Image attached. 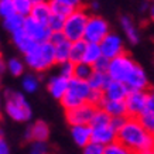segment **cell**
Instances as JSON below:
<instances>
[{
  "label": "cell",
  "instance_id": "obj_36",
  "mask_svg": "<svg viewBox=\"0 0 154 154\" xmlns=\"http://www.w3.org/2000/svg\"><path fill=\"white\" fill-rule=\"evenodd\" d=\"M137 119H139V122H140L147 130L153 133V130H154V115L153 113L149 112V110H144Z\"/></svg>",
  "mask_w": 154,
  "mask_h": 154
},
{
  "label": "cell",
  "instance_id": "obj_40",
  "mask_svg": "<svg viewBox=\"0 0 154 154\" xmlns=\"http://www.w3.org/2000/svg\"><path fill=\"white\" fill-rule=\"evenodd\" d=\"M146 110H149L154 115V89H149L147 91V106Z\"/></svg>",
  "mask_w": 154,
  "mask_h": 154
},
{
  "label": "cell",
  "instance_id": "obj_25",
  "mask_svg": "<svg viewBox=\"0 0 154 154\" xmlns=\"http://www.w3.org/2000/svg\"><path fill=\"white\" fill-rule=\"evenodd\" d=\"M24 19H26V17H23V16H20V14H17V13H13L11 16L3 19V23L2 24H3V27H5V30L7 33L13 34V33H16V31H19V30H23Z\"/></svg>",
  "mask_w": 154,
  "mask_h": 154
},
{
  "label": "cell",
  "instance_id": "obj_4",
  "mask_svg": "<svg viewBox=\"0 0 154 154\" xmlns=\"http://www.w3.org/2000/svg\"><path fill=\"white\" fill-rule=\"evenodd\" d=\"M91 91L92 89L89 88L88 82L85 79H78V78L72 76L69 79L66 92L60 99L61 106L64 107V110H69V109L84 105V103L88 102Z\"/></svg>",
  "mask_w": 154,
  "mask_h": 154
},
{
  "label": "cell",
  "instance_id": "obj_50",
  "mask_svg": "<svg viewBox=\"0 0 154 154\" xmlns=\"http://www.w3.org/2000/svg\"><path fill=\"white\" fill-rule=\"evenodd\" d=\"M153 137H154V130H153Z\"/></svg>",
  "mask_w": 154,
  "mask_h": 154
},
{
  "label": "cell",
  "instance_id": "obj_37",
  "mask_svg": "<svg viewBox=\"0 0 154 154\" xmlns=\"http://www.w3.org/2000/svg\"><path fill=\"white\" fill-rule=\"evenodd\" d=\"M14 11V6L11 0H0V19L3 20L6 17L11 16Z\"/></svg>",
  "mask_w": 154,
  "mask_h": 154
},
{
  "label": "cell",
  "instance_id": "obj_48",
  "mask_svg": "<svg viewBox=\"0 0 154 154\" xmlns=\"http://www.w3.org/2000/svg\"><path fill=\"white\" fill-rule=\"evenodd\" d=\"M0 112H2V96H0ZM2 116V115H0Z\"/></svg>",
  "mask_w": 154,
  "mask_h": 154
},
{
  "label": "cell",
  "instance_id": "obj_23",
  "mask_svg": "<svg viewBox=\"0 0 154 154\" xmlns=\"http://www.w3.org/2000/svg\"><path fill=\"white\" fill-rule=\"evenodd\" d=\"M107 81H109V76H107L106 72L94 69L92 74L89 75V78L86 79V82H88L89 88L92 89V91H100V92H103Z\"/></svg>",
  "mask_w": 154,
  "mask_h": 154
},
{
  "label": "cell",
  "instance_id": "obj_26",
  "mask_svg": "<svg viewBox=\"0 0 154 154\" xmlns=\"http://www.w3.org/2000/svg\"><path fill=\"white\" fill-rule=\"evenodd\" d=\"M21 88H23L24 94H35L40 89V78L35 72L31 74H24L23 79H21Z\"/></svg>",
  "mask_w": 154,
  "mask_h": 154
},
{
  "label": "cell",
  "instance_id": "obj_3",
  "mask_svg": "<svg viewBox=\"0 0 154 154\" xmlns=\"http://www.w3.org/2000/svg\"><path fill=\"white\" fill-rule=\"evenodd\" d=\"M5 112L11 120L17 123H27L33 117V109L27 96L19 91H6Z\"/></svg>",
  "mask_w": 154,
  "mask_h": 154
},
{
  "label": "cell",
  "instance_id": "obj_8",
  "mask_svg": "<svg viewBox=\"0 0 154 154\" xmlns=\"http://www.w3.org/2000/svg\"><path fill=\"white\" fill-rule=\"evenodd\" d=\"M23 30L26 31V34H27L28 37L31 38L34 42H37V44L50 41L51 34H52L47 24L41 23V21H38V20L33 19V17H30V16H27V17L24 19Z\"/></svg>",
  "mask_w": 154,
  "mask_h": 154
},
{
  "label": "cell",
  "instance_id": "obj_15",
  "mask_svg": "<svg viewBox=\"0 0 154 154\" xmlns=\"http://www.w3.org/2000/svg\"><path fill=\"white\" fill-rule=\"evenodd\" d=\"M50 126L47 122L44 120H35L33 125L27 127V130L24 133V139L31 141H48L50 139Z\"/></svg>",
  "mask_w": 154,
  "mask_h": 154
},
{
  "label": "cell",
  "instance_id": "obj_13",
  "mask_svg": "<svg viewBox=\"0 0 154 154\" xmlns=\"http://www.w3.org/2000/svg\"><path fill=\"white\" fill-rule=\"evenodd\" d=\"M50 42L54 47V55H55V61L58 62H64V61H69V51H71V44L72 41H69L68 38L62 34V31L60 33H52Z\"/></svg>",
  "mask_w": 154,
  "mask_h": 154
},
{
  "label": "cell",
  "instance_id": "obj_47",
  "mask_svg": "<svg viewBox=\"0 0 154 154\" xmlns=\"http://www.w3.org/2000/svg\"><path fill=\"white\" fill-rule=\"evenodd\" d=\"M150 154H154V144H153V147H151V151H150Z\"/></svg>",
  "mask_w": 154,
  "mask_h": 154
},
{
  "label": "cell",
  "instance_id": "obj_19",
  "mask_svg": "<svg viewBox=\"0 0 154 154\" xmlns=\"http://www.w3.org/2000/svg\"><path fill=\"white\" fill-rule=\"evenodd\" d=\"M71 139L79 149L92 141L91 139V126L89 125H74L69 129Z\"/></svg>",
  "mask_w": 154,
  "mask_h": 154
},
{
  "label": "cell",
  "instance_id": "obj_34",
  "mask_svg": "<svg viewBox=\"0 0 154 154\" xmlns=\"http://www.w3.org/2000/svg\"><path fill=\"white\" fill-rule=\"evenodd\" d=\"M28 154H51V149L47 141H31Z\"/></svg>",
  "mask_w": 154,
  "mask_h": 154
},
{
  "label": "cell",
  "instance_id": "obj_6",
  "mask_svg": "<svg viewBox=\"0 0 154 154\" xmlns=\"http://www.w3.org/2000/svg\"><path fill=\"white\" fill-rule=\"evenodd\" d=\"M136 64H137V62H136L127 52H123L120 55L109 60L106 74H107V76H109V79L125 82L126 78L129 76V74L131 72V69L136 66Z\"/></svg>",
  "mask_w": 154,
  "mask_h": 154
},
{
  "label": "cell",
  "instance_id": "obj_1",
  "mask_svg": "<svg viewBox=\"0 0 154 154\" xmlns=\"http://www.w3.org/2000/svg\"><path fill=\"white\" fill-rule=\"evenodd\" d=\"M131 153H150L154 144L153 133L141 125L137 117H126L117 129V139Z\"/></svg>",
  "mask_w": 154,
  "mask_h": 154
},
{
  "label": "cell",
  "instance_id": "obj_5",
  "mask_svg": "<svg viewBox=\"0 0 154 154\" xmlns=\"http://www.w3.org/2000/svg\"><path fill=\"white\" fill-rule=\"evenodd\" d=\"M89 13L88 10L84 9L82 6L76 7L71 11L64 20V27H62V34L65 35L69 41H76L84 38L85 26L88 21Z\"/></svg>",
  "mask_w": 154,
  "mask_h": 154
},
{
  "label": "cell",
  "instance_id": "obj_2",
  "mask_svg": "<svg viewBox=\"0 0 154 154\" xmlns=\"http://www.w3.org/2000/svg\"><path fill=\"white\" fill-rule=\"evenodd\" d=\"M24 64L35 74H42L57 65L52 44L50 41L35 44L33 50L24 54Z\"/></svg>",
  "mask_w": 154,
  "mask_h": 154
},
{
  "label": "cell",
  "instance_id": "obj_31",
  "mask_svg": "<svg viewBox=\"0 0 154 154\" xmlns=\"http://www.w3.org/2000/svg\"><path fill=\"white\" fill-rule=\"evenodd\" d=\"M103 154H133L126 146L119 140H115L103 147Z\"/></svg>",
  "mask_w": 154,
  "mask_h": 154
},
{
  "label": "cell",
  "instance_id": "obj_46",
  "mask_svg": "<svg viewBox=\"0 0 154 154\" xmlns=\"http://www.w3.org/2000/svg\"><path fill=\"white\" fill-rule=\"evenodd\" d=\"M91 10H92V13H96L99 10V3L98 2H92V5H91Z\"/></svg>",
  "mask_w": 154,
  "mask_h": 154
},
{
  "label": "cell",
  "instance_id": "obj_28",
  "mask_svg": "<svg viewBox=\"0 0 154 154\" xmlns=\"http://www.w3.org/2000/svg\"><path fill=\"white\" fill-rule=\"evenodd\" d=\"M24 68H26V64L20 58L13 57L6 61V71L13 76H21L24 74Z\"/></svg>",
  "mask_w": 154,
  "mask_h": 154
},
{
  "label": "cell",
  "instance_id": "obj_52",
  "mask_svg": "<svg viewBox=\"0 0 154 154\" xmlns=\"http://www.w3.org/2000/svg\"><path fill=\"white\" fill-rule=\"evenodd\" d=\"M0 47H2V44H0Z\"/></svg>",
  "mask_w": 154,
  "mask_h": 154
},
{
  "label": "cell",
  "instance_id": "obj_42",
  "mask_svg": "<svg viewBox=\"0 0 154 154\" xmlns=\"http://www.w3.org/2000/svg\"><path fill=\"white\" fill-rule=\"evenodd\" d=\"M0 154H10V146L3 134H0Z\"/></svg>",
  "mask_w": 154,
  "mask_h": 154
},
{
  "label": "cell",
  "instance_id": "obj_14",
  "mask_svg": "<svg viewBox=\"0 0 154 154\" xmlns=\"http://www.w3.org/2000/svg\"><path fill=\"white\" fill-rule=\"evenodd\" d=\"M129 91H149L150 89V81L149 76L143 69V66L136 64V66L131 69L129 76L125 81Z\"/></svg>",
  "mask_w": 154,
  "mask_h": 154
},
{
  "label": "cell",
  "instance_id": "obj_24",
  "mask_svg": "<svg viewBox=\"0 0 154 154\" xmlns=\"http://www.w3.org/2000/svg\"><path fill=\"white\" fill-rule=\"evenodd\" d=\"M102 58V52H100V47L96 42H86L85 45L84 57H82V62L89 64V65H95V62Z\"/></svg>",
  "mask_w": 154,
  "mask_h": 154
},
{
  "label": "cell",
  "instance_id": "obj_43",
  "mask_svg": "<svg viewBox=\"0 0 154 154\" xmlns=\"http://www.w3.org/2000/svg\"><path fill=\"white\" fill-rule=\"evenodd\" d=\"M64 3H66L68 6H71L72 9H76V7H81L84 5V0H62Z\"/></svg>",
  "mask_w": 154,
  "mask_h": 154
},
{
  "label": "cell",
  "instance_id": "obj_12",
  "mask_svg": "<svg viewBox=\"0 0 154 154\" xmlns=\"http://www.w3.org/2000/svg\"><path fill=\"white\" fill-rule=\"evenodd\" d=\"M91 126V139L98 144L106 146L117 139V130L112 126V123L102 125H89Z\"/></svg>",
  "mask_w": 154,
  "mask_h": 154
},
{
  "label": "cell",
  "instance_id": "obj_39",
  "mask_svg": "<svg viewBox=\"0 0 154 154\" xmlns=\"http://www.w3.org/2000/svg\"><path fill=\"white\" fill-rule=\"evenodd\" d=\"M102 100H103V92H100V91H91L88 98V103L94 105L95 107H99Z\"/></svg>",
  "mask_w": 154,
  "mask_h": 154
},
{
  "label": "cell",
  "instance_id": "obj_35",
  "mask_svg": "<svg viewBox=\"0 0 154 154\" xmlns=\"http://www.w3.org/2000/svg\"><path fill=\"white\" fill-rule=\"evenodd\" d=\"M74 66L75 64L71 62V61H64V62H58L57 64V68H58V72L57 74L62 75L65 78H72L74 76Z\"/></svg>",
  "mask_w": 154,
  "mask_h": 154
},
{
  "label": "cell",
  "instance_id": "obj_33",
  "mask_svg": "<svg viewBox=\"0 0 154 154\" xmlns=\"http://www.w3.org/2000/svg\"><path fill=\"white\" fill-rule=\"evenodd\" d=\"M64 20H65V17L51 13L50 19L47 20V26H48V28L51 30V33H60V31H62V27H64Z\"/></svg>",
  "mask_w": 154,
  "mask_h": 154
},
{
  "label": "cell",
  "instance_id": "obj_21",
  "mask_svg": "<svg viewBox=\"0 0 154 154\" xmlns=\"http://www.w3.org/2000/svg\"><path fill=\"white\" fill-rule=\"evenodd\" d=\"M10 37H11L13 44L17 47V50H19L23 55L26 52L30 51V50H33V48L35 47V44H37V42H34L31 38L28 37L24 30H19V31H16V33L10 34Z\"/></svg>",
  "mask_w": 154,
  "mask_h": 154
},
{
  "label": "cell",
  "instance_id": "obj_7",
  "mask_svg": "<svg viewBox=\"0 0 154 154\" xmlns=\"http://www.w3.org/2000/svg\"><path fill=\"white\" fill-rule=\"evenodd\" d=\"M110 33V26L106 19H103L99 14H89L86 26L84 31V40L86 42H99L103 40L105 35Z\"/></svg>",
  "mask_w": 154,
  "mask_h": 154
},
{
  "label": "cell",
  "instance_id": "obj_49",
  "mask_svg": "<svg viewBox=\"0 0 154 154\" xmlns=\"http://www.w3.org/2000/svg\"><path fill=\"white\" fill-rule=\"evenodd\" d=\"M134 154H150V153H134Z\"/></svg>",
  "mask_w": 154,
  "mask_h": 154
},
{
  "label": "cell",
  "instance_id": "obj_11",
  "mask_svg": "<svg viewBox=\"0 0 154 154\" xmlns=\"http://www.w3.org/2000/svg\"><path fill=\"white\" fill-rule=\"evenodd\" d=\"M95 110H96V107L86 102L84 105H81V106L65 110V119L69 126H74V125H89L91 120H92Z\"/></svg>",
  "mask_w": 154,
  "mask_h": 154
},
{
  "label": "cell",
  "instance_id": "obj_51",
  "mask_svg": "<svg viewBox=\"0 0 154 154\" xmlns=\"http://www.w3.org/2000/svg\"><path fill=\"white\" fill-rule=\"evenodd\" d=\"M34 2H37V0H34Z\"/></svg>",
  "mask_w": 154,
  "mask_h": 154
},
{
  "label": "cell",
  "instance_id": "obj_32",
  "mask_svg": "<svg viewBox=\"0 0 154 154\" xmlns=\"http://www.w3.org/2000/svg\"><path fill=\"white\" fill-rule=\"evenodd\" d=\"M92 65H89V64H85V62H78V64H75L74 66V76L75 78H78V79H88L89 75L92 74Z\"/></svg>",
  "mask_w": 154,
  "mask_h": 154
},
{
  "label": "cell",
  "instance_id": "obj_10",
  "mask_svg": "<svg viewBox=\"0 0 154 154\" xmlns=\"http://www.w3.org/2000/svg\"><path fill=\"white\" fill-rule=\"evenodd\" d=\"M99 47H100L102 57L106 58V60H112L115 57L126 52L123 38H122L119 34L112 33V31L103 37V40L99 42Z\"/></svg>",
  "mask_w": 154,
  "mask_h": 154
},
{
  "label": "cell",
  "instance_id": "obj_9",
  "mask_svg": "<svg viewBox=\"0 0 154 154\" xmlns=\"http://www.w3.org/2000/svg\"><path fill=\"white\" fill-rule=\"evenodd\" d=\"M127 117H139L147 106V91H129L125 98Z\"/></svg>",
  "mask_w": 154,
  "mask_h": 154
},
{
  "label": "cell",
  "instance_id": "obj_41",
  "mask_svg": "<svg viewBox=\"0 0 154 154\" xmlns=\"http://www.w3.org/2000/svg\"><path fill=\"white\" fill-rule=\"evenodd\" d=\"M107 62H109V60H106V58H100L99 61H96L95 62V65L92 66L94 69H98V71H103V72H106L107 69Z\"/></svg>",
  "mask_w": 154,
  "mask_h": 154
},
{
  "label": "cell",
  "instance_id": "obj_30",
  "mask_svg": "<svg viewBox=\"0 0 154 154\" xmlns=\"http://www.w3.org/2000/svg\"><path fill=\"white\" fill-rule=\"evenodd\" d=\"M14 6V11L23 17H27L31 13V9H33L34 0H11Z\"/></svg>",
  "mask_w": 154,
  "mask_h": 154
},
{
  "label": "cell",
  "instance_id": "obj_22",
  "mask_svg": "<svg viewBox=\"0 0 154 154\" xmlns=\"http://www.w3.org/2000/svg\"><path fill=\"white\" fill-rule=\"evenodd\" d=\"M50 16H51V9H50L48 0H37V2H34L30 17L47 24V20L50 19Z\"/></svg>",
  "mask_w": 154,
  "mask_h": 154
},
{
  "label": "cell",
  "instance_id": "obj_44",
  "mask_svg": "<svg viewBox=\"0 0 154 154\" xmlns=\"http://www.w3.org/2000/svg\"><path fill=\"white\" fill-rule=\"evenodd\" d=\"M5 72H6V60L0 54V82H2V78H3Z\"/></svg>",
  "mask_w": 154,
  "mask_h": 154
},
{
  "label": "cell",
  "instance_id": "obj_18",
  "mask_svg": "<svg viewBox=\"0 0 154 154\" xmlns=\"http://www.w3.org/2000/svg\"><path fill=\"white\" fill-rule=\"evenodd\" d=\"M120 27L123 30V34L126 35V40L130 42L131 45H136L140 42V30L137 27V24L134 23V20L131 19L130 16L123 14L120 17Z\"/></svg>",
  "mask_w": 154,
  "mask_h": 154
},
{
  "label": "cell",
  "instance_id": "obj_27",
  "mask_svg": "<svg viewBox=\"0 0 154 154\" xmlns=\"http://www.w3.org/2000/svg\"><path fill=\"white\" fill-rule=\"evenodd\" d=\"M85 45H86V41H85L84 38H82V40L72 41V44H71V51H69V61L71 62L78 64V62L82 61L84 51H85Z\"/></svg>",
  "mask_w": 154,
  "mask_h": 154
},
{
  "label": "cell",
  "instance_id": "obj_45",
  "mask_svg": "<svg viewBox=\"0 0 154 154\" xmlns=\"http://www.w3.org/2000/svg\"><path fill=\"white\" fill-rule=\"evenodd\" d=\"M147 13H149V17H150V19L154 21V2L149 6V9H147Z\"/></svg>",
  "mask_w": 154,
  "mask_h": 154
},
{
  "label": "cell",
  "instance_id": "obj_17",
  "mask_svg": "<svg viewBox=\"0 0 154 154\" xmlns=\"http://www.w3.org/2000/svg\"><path fill=\"white\" fill-rule=\"evenodd\" d=\"M68 84H69V78H65V76H62V75H60V74L52 75L47 82L48 94L51 95L54 99L60 100V99L64 96V94L66 92Z\"/></svg>",
  "mask_w": 154,
  "mask_h": 154
},
{
  "label": "cell",
  "instance_id": "obj_16",
  "mask_svg": "<svg viewBox=\"0 0 154 154\" xmlns=\"http://www.w3.org/2000/svg\"><path fill=\"white\" fill-rule=\"evenodd\" d=\"M127 92H129V88L125 82L109 79L103 89V98L110 99V100H125Z\"/></svg>",
  "mask_w": 154,
  "mask_h": 154
},
{
  "label": "cell",
  "instance_id": "obj_38",
  "mask_svg": "<svg viewBox=\"0 0 154 154\" xmlns=\"http://www.w3.org/2000/svg\"><path fill=\"white\" fill-rule=\"evenodd\" d=\"M103 147L105 146L91 141V143L82 147V154H103Z\"/></svg>",
  "mask_w": 154,
  "mask_h": 154
},
{
  "label": "cell",
  "instance_id": "obj_29",
  "mask_svg": "<svg viewBox=\"0 0 154 154\" xmlns=\"http://www.w3.org/2000/svg\"><path fill=\"white\" fill-rule=\"evenodd\" d=\"M48 3H50L51 13L58 14V16H62V17H66V16L74 10L71 6H68L66 3H64L62 0H48Z\"/></svg>",
  "mask_w": 154,
  "mask_h": 154
},
{
  "label": "cell",
  "instance_id": "obj_20",
  "mask_svg": "<svg viewBox=\"0 0 154 154\" xmlns=\"http://www.w3.org/2000/svg\"><path fill=\"white\" fill-rule=\"evenodd\" d=\"M110 117H127L125 100H110L103 98L100 106Z\"/></svg>",
  "mask_w": 154,
  "mask_h": 154
}]
</instances>
